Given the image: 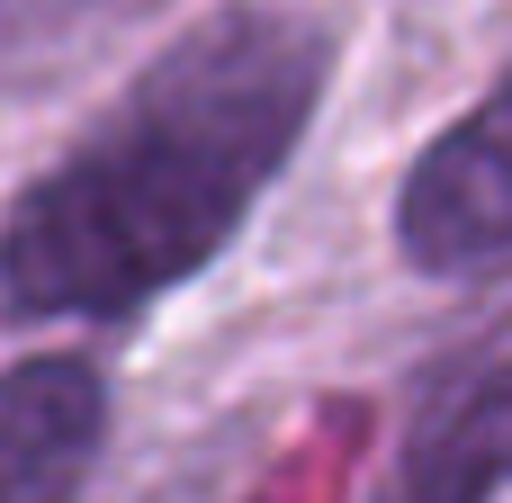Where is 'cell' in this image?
<instances>
[{"mask_svg":"<svg viewBox=\"0 0 512 503\" xmlns=\"http://www.w3.org/2000/svg\"><path fill=\"white\" fill-rule=\"evenodd\" d=\"M324 90V36L279 9L189 27L72 162H54L9 234L0 288L18 315H126L180 288L252 216Z\"/></svg>","mask_w":512,"mask_h":503,"instance_id":"obj_1","label":"cell"},{"mask_svg":"<svg viewBox=\"0 0 512 503\" xmlns=\"http://www.w3.org/2000/svg\"><path fill=\"white\" fill-rule=\"evenodd\" d=\"M396 234L423 270L468 279L512 261V72L414 162Z\"/></svg>","mask_w":512,"mask_h":503,"instance_id":"obj_2","label":"cell"},{"mask_svg":"<svg viewBox=\"0 0 512 503\" xmlns=\"http://www.w3.org/2000/svg\"><path fill=\"white\" fill-rule=\"evenodd\" d=\"M504 477H512V315L423 387L378 503H486Z\"/></svg>","mask_w":512,"mask_h":503,"instance_id":"obj_3","label":"cell"},{"mask_svg":"<svg viewBox=\"0 0 512 503\" xmlns=\"http://www.w3.org/2000/svg\"><path fill=\"white\" fill-rule=\"evenodd\" d=\"M108 432V387L90 360L0 369V503H72Z\"/></svg>","mask_w":512,"mask_h":503,"instance_id":"obj_4","label":"cell"},{"mask_svg":"<svg viewBox=\"0 0 512 503\" xmlns=\"http://www.w3.org/2000/svg\"><path fill=\"white\" fill-rule=\"evenodd\" d=\"M171 503H225V495H171Z\"/></svg>","mask_w":512,"mask_h":503,"instance_id":"obj_5","label":"cell"}]
</instances>
